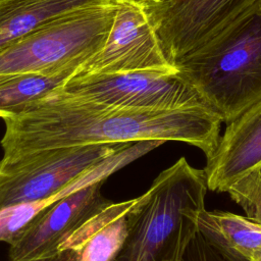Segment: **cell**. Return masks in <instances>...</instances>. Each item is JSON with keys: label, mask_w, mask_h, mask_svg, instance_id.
I'll return each mask as SVG.
<instances>
[{"label": "cell", "mask_w": 261, "mask_h": 261, "mask_svg": "<svg viewBox=\"0 0 261 261\" xmlns=\"http://www.w3.org/2000/svg\"><path fill=\"white\" fill-rule=\"evenodd\" d=\"M173 65L225 123L260 101L261 0Z\"/></svg>", "instance_id": "cell-1"}, {"label": "cell", "mask_w": 261, "mask_h": 261, "mask_svg": "<svg viewBox=\"0 0 261 261\" xmlns=\"http://www.w3.org/2000/svg\"><path fill=\"white\" fill-rule=\"evenodd\" d=\"M204 170L185 157L140 196L124 242L112 261H181L205 210Z\"/></svg>", "instance_id": "cell-2"}, {"label": "cell", "mask_w": 261, "mask_h": 261, "mask_svg": "<svg viewBox=\"0 0 261 261\" xmlns=\"http://www.w3.org/2000/svg\"><path fill=\"white\" fill-rule=\"evenodd\" d=\"M134 144V143H133ZM132 144H100L41 150L0 160V213L42 202L106 178L120 169L110 157Z\"/></svg>", "instance_id": "cell-3"}, {"label": "cell", "mask_w": 261, "mask_h": 261, "mask_svg": "<svg viewBox=\"0 0 261 261\" xmlns=\"http://www.w3.org/2000/svg\"><path fill=\"white\" fill-rule=\"evenodd\" d=\"M116 11L110 0L62 14L0 50V74L53 75L77 69L101 50Z\"/></svg>", "instance_id": "cell-4"}, {"label": "cell", "mask_w": 261, "mask_h": 261, "mask_svg": "<svg viewBox=\"0 0 261 261\" xmlns=\"http://www.w3.org/2000/svg\"><path fill=\"white\" fill-rule=\"evenodd\" d=\"M59 90L73 98L114 108L211 110L177 71L72 75Z\"/></svg>", "instance_id": "cell-5"}, {"label": "cell", "mask_w": 261, "mask_h": 261, "mask_svg": "<svg viewBox=\"0 0 261 261\" xmlns=\"http://www.w3.org/2000/svg\"><path fill=\"white\" fill-rule=\"evenodd\" d=\"M257 0H142L166 59L174 64Z\"/></svg>", "instance_id": "cell-6"}, {"label": "cell", "mask_w": 261, "mask_h": 261, "mask_svg": "<svg viewBox=\"0 0 261 261\" xmlns=\"http://www.w3.org/2000/svg\"><path fill=\"white\" fill-rule=\"evenodd\" d=\"M116 11L103 47L74 75L121 72H176L165 57L142 5L115 0Z\"/></svg>", "instance_id": "cell-7"}, {"label": "cell", "mask_w": 261, "mask_h": 261, "mask_svg": "<svg viewBox=\"0 0 261 261\" xmlns=\"http://www.w3.org/2000/svg\"><path fill=\"white\" fill-rule=\"evenodd\" d=\"M104 181L83 185L42 210L8 244V261H47L53 257L66 237L112 202L101 193Z\"/></svg>", "instance_id": "cell-8"}, {"label": "cell", "mask_w": 261, "mask_h": 261, "mask_svg": "<svg viewBox=\"0 0 261 261\" xmlns=\"http://www.w3.org/2000/svg\"><path fill=\"white\" fill-rule=\"evenodd\" d=\"M203 169L207 188L226 192L249 172L261 167V100L226 123Z\"/></svg>", "instance_id": "cell-9"}, {"label": "cell", "mask_w": 261, "mask_h": 261, "mask_svg": "<svg viewBox=\"0 0 261 261\" xmlns=\"http://www.w3.org/2000/svg\"><path fill=\"white\" fill-rule=\"evenodd\" d=\"M139 202L140 196L111 202L66 237L47 261H112L124 242Z\"/></svg>", "instance_id": "cell-10"}, {"label": "cell", "mask_w": 261, "mask_h": 261, "mask_svg": "<svg viewBox=\"0 0 261 261\" xmlns=\"http://www.w3.org/2000/svg\"><path fill=\"white\" fill-rule=\"evenodd\" d=\"M110 0H0V50L70 11Z\"/></svg>", "instance_id": "cell-11"}, {"label": "cell", "mask_w": 261, "mask_h": 261, "mask_svg": "<svg viewBox=\"0 0 261 261\" xmlns=\"http://www.w3.org/2000/svg\"><path fill=\"white\" fill-rule=\"evenodd\" d=\"M198 228L227 256L239 261H250L252 254L261 249V225L246 216L205 209Z\"/></svg>", "instance_id": "cell-12"}, {"label": "cell", "mask_w": 261, "mask_h": 261, "mask_svg": "<svg viewBox=\"0 0 261 261\" xmlns=\"http://www.w3.org/2000/svg\"><path fill=\"white\" fill-rule=\"evenodd\" d=\"M74 74V70L53 75L0 74V117L6 119L20 114L31 105L59 90Z\"/></svg>", "instance_id": "cell-13"}, {"label": "cell", "mask_w": 261, "mask_h": 261, "mask_svg": "<svg viewBox=\"0 0 261 261\" xmlns=\"http://www.w3.org/2000/svg\"><path fill=\"white\" fill-rule=\"evenodd\" d=\"M226 192L248 219L261 225V167L241 177Z\"/></svg>", "instance_id": "cell-14"}, {"label": "cell", "mask_w": 261, "mask_h": 261, "mask_svg": "<svg viewBox=\"0 0 261 261\" xmlns=\"http://www.w3.org/2000/svg\"><path fill=\"white\" fill-rule=\"evenodd\" d=\"M181 261H239L227 256L199 229L190 241Z\"/></svg>", "instance_id": "cell-15"}, {"label": "cell", "mask_w": 261, "mask_h": 261, "mask_svg": "<svg viewBox=\"0 0 261 261\" xmlns=\"http://www.w3.org/2000/svg\"><path fill=\"white\" fill-rule=\"evenodd\" d=\"M250 261H261V249L256 250V251L252 254V256H251V258H250Z\"/></svg>", "instance_id": "cell-16"}, {"label": "cell", "mask_w": 261, "mask_h": 261, "mask_svg": "<svg viewBox=\"0 0 261 261\" xmlns=\"http://www.w3.org/2000/svg\"><path fill=\"white\" fill-rule=\"evenodd\" d=\"M133 1H136V2H141L142 0H133Z\"/></svg>", "instance_id": "cell-17"}]
</instances>
